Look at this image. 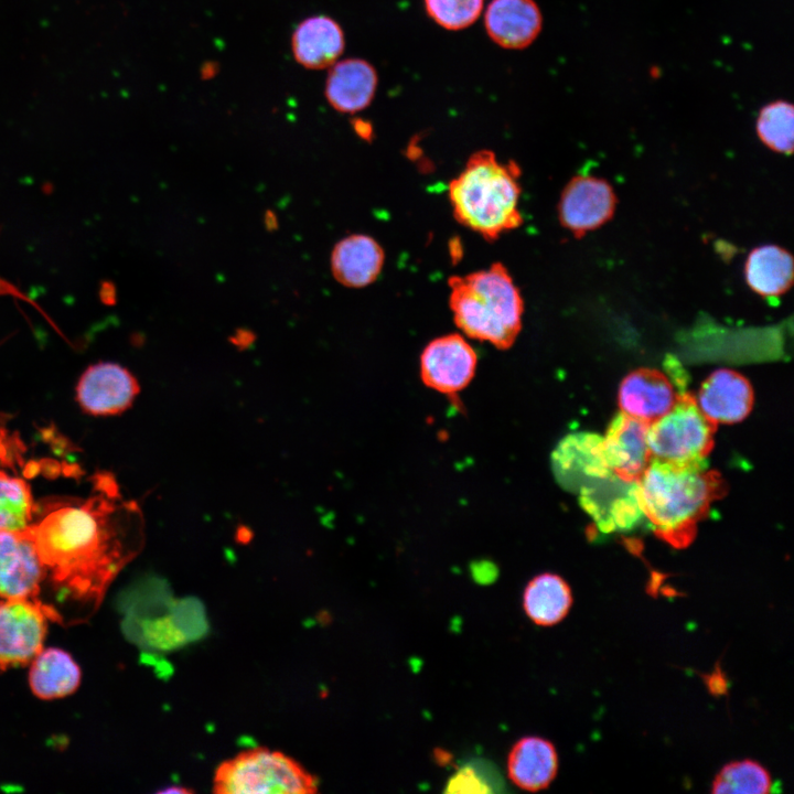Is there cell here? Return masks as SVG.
Here are the masks:
<instances>
[{
    "instance_id": "1",
    "label": "cell",
    "mask_w": 794,
    "mask_h": 794,
    "mask_svg": "<svg viewBox=\"0 0 794 794\" xmlns=\"http://www.w3.org/2000/svg\"><path fill=\"white\" fill-rule=\"evenodd\" d=\"M30 529L54 599L85 618L143 544L141 509L106 472L94 475L88 497L49 504Z\"/></svg>"
},
{
    "instance_id": "2",
    "label": "cell",
    "mask_w": 794,
    "mask_h": 794,
    "mask_svg": "<svg viewBox=\"0 0 794 794\" xmlns=\"http://www.w3.org/2000/svg\"><path fill=\"white\" fill-rule=\"evenodd\" d=\"M637 486L644 516L655 534L676 548L691 543L698 522L727 487L706 463L674 464L656 459H651Z\"/></svg>"
},
{
    "instance_id": "3",
    "label": "cell",
    "mask_w": 794,
    "mask_h": 794,
    "mask_svg": "<svg viewBox=\"0 0 794 794\" xmlns=\"http://www.w3.org/2000/svg\"><path fill=\"white\" fill-rule=\"evenodd\" d=\"M519 176L515 161L503 163L490 150L474 152L449 184L455 219L486 240L519 227Z\"/></svg>"
},
{
    "instance_id": "4",
    "label": "cell",
    "mask_w": 794,
    "mask_h": 794,
    "mask_svg": "<svg viewBox=\"0 0 794 794\" xmlns=\"http://www.w3.org/2000/svg\"><path fill=\"white\" fill-rule=\"evenodd\" d=\"M450 308L459 329L479 341L504 350L521 329L524 302L504 265L449 279Z\"/></svg>"
},
{
    "instance_id": "5",
    "label": "cell",
    "mask_w": 794,
    "mask_h": 794,
    "mask_svg": "<svg viewBox=\"0 0 794 794\" xmlns=\"http://www.w3.org/2000/svg\"><path fill=\"white\" fill-rule=\"evenodd\" d=\"M318 779L281 751L254 748L223 761L214 773L221 794H312Z\"/></svg>"
},
{
    "instance_id": "6",
    "label": "cell",
    "mask_w": 794,
    "mask_h": 794,
    "mask_svg": "<svg viewBox=\"0 0 794 794\" xmlns=\"http://www.w3.org/2000/svg\"><path fill=\"white\" fill-rule=\"evenodd\" d=\"M716 429L717 425L702 414L696 398L685 391L669 411L648 423L652 459L674 464L706 463Z\"/></svg>"
},
{
    "instance_id": "7",
    "label": "cell",
    "mask_w": 794,
    "mask_h": 794,
    "mask_svg": "<svg viewBox=\"0 0 794 794\" xmlns=\"http://www.w3.org/2000/svg\"><path fill=\"white\" fill-rule=\"evenodd\" d=\"M63 623L40 598L0 600V670L26 665L43 650L47 622Z\"/></svg>"
},
{
    "instance_id": "8",
    "label": "cell",
    "mask_w": 794,
    "mask_h": 794,
    "mask_svg": "<svg viewBox=\"0 0 794 794\" xmlns=\"http://www.w3.org/2000/svg\"><path fill=\"white\" fill-rule=\"evenodd\" d=\"M616 206L611 184L592 175H576L565 186L558 203L559 222L576 237L609 222Z\"/></svg>"
},
{
    "instance_id": "9",
    "label": "cell",
    "mask_w": 794,
    "mask_h": 794,
    "mask_svg": "<svg viewBox=\"0 0 794 794\" xmlns=\"http://www.w3.org/2000/svg\"><path fill=\"white\" fill-rule=\"evenodd\" d=\"M682 372L665 374L655 368H640L621 383L619 405L622 412L652 422L669 411L685 393Z\"/></svg>"
},
{
    "instance_id": "10",
    "label": "cell",
    "mask_w": 794,
    "mask_h": 794,
    "mask_svg": "<svg viewBox=\"0 0 794 794\" xmlns=\"http://www.w3.org/2000/svg\"><path fill=\"white\" fill-rule=\"evenodd\" d=\"M44 580L30 526L0 530V598H39Z\"/></svg>"
},
{
    "instance_id": "11",
    "label": "cell",
    "mask_w": 794,
    "mask_h": 794,
    "mask_svg": "<svg viewBox=\"0 0 794 794\" xmlns=\"http://www.w3.org/2000/svg\"><path fill=\"white\" fill-rule=\"evenodd\" d=\"M578 494L582 508L603 533L631 529L644 517L637 481L627 482L612 473Z\"/></svg>"
},
{
    "instance_id": "12",
    "label": "cell",
    "mask_w": 794,
    "mask_h": 794,
    "mask_svg": "<svg viewBox=\"0 0 794 794\" xmlns=\"http://www.w3.org/2000/svg\"><path fill=\"white\" fill-rule=\"evenodd\" d=\"M551 468L558 484L576 494L612 474L603 453L602 437L593 432L566 436L551 454Z\"/></svg>"
},
{
    "instance_id": "13",
    "label": "cell",
    "mask_w": 794,
    "mask_h": 794,
    "mask_svg": "<svg viewBox=\"0 0 794 794\" xmlns=\"http://www.w3.org/2000/svg\"><path fill=\"white\" fill-rule=\"evenodd\" d=\"M476 361L474 350L461 335L437 337L421 354V379L428 387L440 393H458L473 378Z\"/></svg>"
},
{
    "instance_id": "14",
    "label": "cell",
    "mask_w": 794,
    "mask_h": 794,
    "mask_svg": "<svg viewBox=\"0 0 794 794\" xmlns=\"http://www.w3.org/2000/svg\"><path fill=\"white\" fill-rule=\"evenodd\" d=\"M139 389L137 379L128 369L104 362L84 372L76 388V397L85 412L108 416L129 408Z\"/></svg>"
},
{
    "instance_id": "15",
    "label": "cell",
    "mask_w": 794,
    "mask_h": 794,
    "mask_svg": "<svg viewBox=\"0 0 794 794\" xmlns=\"http://www.w3.org/2000/svg\"><path fill=\"white\" fill-rule=\"evenodd\" d=\"M648 422L616 414L602 437L603 453L613 474L620 479L637 481L652 455L647 443Z\"/></svg>"
},
{
    "instance_id": "16",
    "label": "cell",
    "mask_w": 794,
    "mask_h": 794,
    "mask_svg": "<svg viewBox=\"0 0 794 794\" xmlns=\"http://www.w3.org/2000/svg\"><path fill=\"white\" fill-rule=\"evenodd\" d=\"M490 39L503 49L529 46L543 28V14L534 0H492L484 15Z\"/></svg>"
},
{
    "instance_id": "17",
    "label": "cell",
    "mask_w": 794,
    "mask_h": 794,
    "mask_svg": "<svg viewBox=\"0 0 794 794\" xmlns=\"http://www.w3.org/2000/svg\"><path fill=\"white\" fill-rule=\"evenodd\" d=\"M696 401L702 414L716 425L734 423L751 411L753 390L739 373L718 369L704 380Z\"/></svg>"
},
{
    "instance_id": "18",
    "label": "cell",
    "mask_w": 794,
    "mask_h": 794,
    "mask_svg": "<svg viewBox=\"0 0 794 794\" xmlns=\"http://www.w3.org/2000/svg\"><path fill=\"white\" fill-rule=\"evenodd\" d=\"M378 84L376 68L363 58L334 63L325 81V98L339 112L355 114L373 101Z\"/></svg>"
},
{
    "instance_id": "19",
    "label": "cell",
    "mask_w": 794,
    "mask_h": 794,
    "mask_svg": "<svg viewBox=\"0 0 794 794\" xmlns=\"http://www.w3.org/2000/svg\"><path fill=\"white\" fill-rule=\"evenodd\" d=\"M345 47L341 25L328 15H313L301 21L291 36L296 61L309 69L331 67Z\"/></svg>"
},
{
    "instance_id": "20",
    "label": "cell",
    "mask_w": 794,
    "mask_h": 794,
    "mask_svg": "<svg viewBox=\"0 0 794 794\" xmlns=\"http://www.w3.org/2000/svg\"><path fill=\"white\" fill-rule=\"evenodd\" d=\"M384 260V250L373 237L354 234L335 244L331 254V270L341 285L363 288L377 279Z\"/></svg>"
},
{
    "instance_id": "21",
    "label": "cell",
    "mask_w": 794,
    "mask_h": 794,
    "mask_svg": "<svg viewBox=\"0 0 794 794\" xmlns=\"http://www.w3.org/2000/svg\"><path fill=\"white\" fill-rule=\"evenodd\" d=\"M558 770L554 744L540 737H524L511 749L507 774L518 787L537 792L549 786Z\"/></svg>"
},
{
    "instance_id": "22",
    "label": "cell",
    "mask_w": 794,
    "mask_h": 794,
    "mask_svg": "<svg viewBox=\"0 0 794 794\" xmlns=\"http://www.w3.org/2000/svg\"><path fill=\"white\" fill-rule=\"evenodd\" d=\"M793 258L777 245H763L750 251L744 277L752 291L765 299H776L793 283Z\"/></svg>"
},
{
    "instance_id": "23",
    "label": "cell",
    "mask_w": 794,
    "mask_h": 794,
    "mask_svg": "<svg viewBox=\"0 0 794 794\" xmlns=\"http://www.w3.org/2000/svg\"><path fill=\"white\" fill-rule=\"evenodd\" d=\"M81 677L79 666L67 652L50 647L32 659L29 684L36 697L50 700L73 694Z\"/></svg>"
},
{
    "instance_id": "24",
    "label": "cell",
    "mask_w": 794,
    "mask_h": 794,
    "mask_svg": "<svg viewBox=\"0 0 794 794\" xmlns=\"http://www.w3.org/2000/svg\"><path fill=\"white\" fill-rule=\"evenodd\" d=\"M571 604L569 584L555 573L538 575L524 589V611L537 625L551 626L559 623L568 614Z\"/></svg>"
},
{
    "instance_id": "25",
    "label": "cell",
    "mask_w": 794,
    "mask_h": 794,
    "mask_svg": "<svg viewBox=\"0 0 794 794\" xmlns=\"http://www.w3.org/2000/svg\"><path fill=\"white\" fill-rule=\"evenodd\" d=\"M35 503L30 485L0 470V530H20L34 521Z\"/></svg>"
},
{
    "instance_id": "26",
    "label": "cell",
    "mask_w": 794,
    "mask_h": 794,
    "mask_svg": "<svg viewBox=\"0 0 794 794\" xmlns=\"http://www.w3.org/2000/svg\"><path fill=\"white\" fill-rule=\"evenodd\" d=\"M757 133L771 150L791 154L794 141V107L785 100L765 105L759 112Z\"/></svg>"
},
{
    "instance_id": "27",
    "label": "cell",
    "mask_w": 794,
    "mask_h": 794,
    "mask_svg": "<svg viewBox=\"0 0 794 794\" xmlns=\"http://www.w3.org/2000/svg\"><path fill=\"white\" fill-rule=\"evenodd\" d=\"M772 785L770 773L752 760L733 761L716 775L711 793L765 794Z\"/></svg>"
},
{
    "instance_id": "28",
    "label": "cell",
    "mask_w": 794,
    "mask_h": 794,
    "mask_svg": "<svg viewBox=\"0 0 794 794\" xmlns=\"http://www.w3.org/2000/svg\"><path fill=\"white\" fill-rule=\"evenodd\" d=\"M427 14L441 28L459 31L480 17L484 0H423Z\"/></svg>"
},
{
    "instance_id": "29",
    "label": "cell",
    "mask_w": 794,
    "mask_h": 794,
    "mask_svg": "<svg viewBox=\"0 0 794 794\" xmlns=\"http://www.w3.org/2000/svg\"><path fill=\"white\" fill-rule=\"evenodd\" d=\"M493 774L481 765L469 763L460 768L447 782L444 793H493Z\"/></svg>"
},
{
    "instance_id": "30",
    "label": "cell",
    "mask_w": 794,
    "mask_h": 794,
    "mask_svg": "<svg viewBox=\"0 0 794 794\" xmlns=\"http://www.w3.org/2000/svg\"><path fill=\"white\" fill-rule=\"evenodd\" d=\"M353 128L362 139L369 140L372 138L373 130L368 121L361 118L354 119Z\"/></svg>"
},
{
    "instance_id": "31",
    "label": "cell",
    "mask_w": 794,
    "mask_h": 794,
    "mask_svg": "<svg viewBox=\"0 0 794 794\" xmlns=\"http://www.w3.org/2000/svg\"><path fill=\"white\" fill-rule=\"evenodd\" d=\"M433 757L440 765H447L451 762V754L442 749L434 750Z\"/></svg>"
},
{
    "instance_id": "32",
    "label": "cell",
    "mask_w": 794,
    "mask_h": 794,
    "mask_svg": "<svg viewBox=\"0 0 794 794\" xmlns=\"http://www.w3.org/2000/svg\"><path fill=\"white\" fill-rule=\"evenodd\" d=\"M192 792H193L192 790H189V788L183 787V786H180V785H179V786L167 787V788L160 791V793H167V794H170V793H178V794H179V793H192Z\"/></svg>"
},
{
    "instance_id": "33",
    "label": "cell",
    "mask_w": 794,
    "mask_h": 794,
    "mask_svg": "<svg viewBox=\"0 0 794 794\" xmlns=\"http://www.w3.org/2000/svg\"><path fill=\"white\" fill-rule=\"evenodd\" d=\"M0 463L4 464V465L7 464V453L1 444H0Z\"/></svg>"
}]
</instances>
